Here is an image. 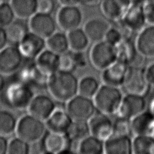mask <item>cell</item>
Returning a JSON list of instances; mask_svg holds the SVG:
<instances>
[{"label":"cell","mask_w":154,"mask_h":154,"mask_svg":"<svg viewBox=\"0 0 154 154\" xmlns=\"http://www.w3.org/2000/svg\"><path fill=\"white\" fill-rule=\"evenodd\" d=\"M8 43L4 28L0 27V51L5 48Z\"/></svg>","instance_id":"45"},{"label":"cell","mask_w":154,"mask_h":154,"mask_svg":"<svg viewBox=\"0 0 154 154\" xmlns=\"http://www.w3.org/2000/svg\"><path fill=\"white\" fill-rule=\"evenodd\" d=\"M138 54L146 58L154 57V25H146L135 40Z\"/></svg>","instance_id":"21"},{"label":"cell","mask_w":154,"mask_h":154,"mask_svg":"<svg viewBox=\"0 0 154 154\" xmlns=\"http://www.w3.org/2000/svg\"><path fill=\"white\" fill-rule=\"evenodd\" d=\"M82 20L83 14L78 5L61 6L56 17L58 26L66 32L80 27Z\"/></svg>","instance_id":"12"},{"label":"cell","mask_w":154,"mask_h":154,"mask_svg":"<svg viewBox=\"0 0 154 154\" xmlns=\"http://www.w3.org/2000/svg\"><path fill=\"white\" fill-rule=\"evenodd\" d=\"M132 153L154 154V137L149 135H135L132 138Z\"/></svg>","instance_id":"32"},{"label":"cell","mask_w":154,"mask_h":154,"mask_svg":"<svg viewBox=\"0 0 154 154\" xmlns=\"http://www.w3.org/2000/svg\"><path fill=\"white\" fill-rule=\"evenodd\" d=\"M46 48L58 55L70 50L67 32L63 31L55 32L46 39Z\"/></svg>","instance_id":"31"},{"label":"cell","mask_w":154,"mask_h":154,"mask_svg":"<svg viewBox=\"0 0 154 154\" xmlns=\"http://www.w3.org/2000/svg\"><path fill=\"white\" fill-rule=\"evenodd\" d=\"M143 3L132 2L122 19L117 22L120 24L123 31L128 33H138L146 26L147 22L143 11Z\"/></svg>","instance_id":"8"},{"label":"cell","mask_w":154,"mask_h":154,"mask_svg":"<svg viewBox=\"0 0 154 154\" xmlns=\"http://www.w3.org/2000/svg\"><path fill=\"white\" fill-rule=\"evenodd\" d=\"M72 141L66 134L49 131L42 139V150L48 153H73L70 147Z\"/></svg>","instance_id":"10"},{"label":"cell","mask_w":154,"mask_h":154,"mask_svg":"<svg viewBox=\"0 0 154 154\" xmlns=\"http://www.w3.org/2000/svg\"><path fill=\"white\" fill-rule=\"evenodd\" d=\"M8 142L6 137L0 135V154L7 153Z\"/></svg>","instance_id":"46"},{"label":"cell","mask_w":154,"mask_h":154,"mask_svg":"<svg viewBox=\"0 0 154 154\" xmlns=\"http://www.w3.org/2000/svg\"><path fill=\"white\" fill-rule=\"evenodd\" d=\"M90 59L97 69H106L117 60L116 46L105 40L94 43L90 49Z\"/></svg>","instance_id":"5"},{"label":"cell","mask_w":154,"mask_h":154,"mask_svg":"<svg viewBox=\"0 0 154 154\" xmlns=\"http://www.w3.org/2000/svg\"><path fill=\"white\" fill-rule=\"evenodd\" d=\"M78 81L73 72L58 70L51 76L46 88L55 101L66 103L78 94Z\"/></svg>","instance_id":"1"},{"label":"cell","mask_w":154,"mask_h":154,"mask_svg":"<svg viewBox=\"0 0 154 154\" xmlns=\"http://www.w3.org/2000/svg\"><path fill=\"white\" fill-rule=\"evenodd\" d=\"M125 37L122 31L116 26H111L108 30L104 40L114 46L117 45Z\"/></svg>","instance_id":"40"},{"label":"cell","mask_w":154,"mask_h":154,"mask_svg":"<svg viewBox=\"0 0 154 154\" xmlns=\"http://www.w3.org/2000/svg\"><path fill=\"white\" fill-rule=\"evenodd\" d=\"M153 137H154V133H153Z\"/></svg>","instance_id":"52"},{"label":"cell","mask_w":154,"mask_h":154,"mask_svg":"<svg viewBox=\"0 0 154 154\" xmlns=\"http://www.w3.org/2000/svg\"><path fill=\"white\" fill-rule=\"evenodd\" d=\"M16 17L10 4L4 1L0 2V25L3 28H5Z\"/></svg>","instance_id":"38"},{"label":"cell","mask_w":154,"mask_h":154,"mask_svg":"<svg viewBox=\"0 0 154 154\" xmlns=\"http://www.w3.org/2000/svg\"><path fill=\"white\" fill-rule=\"evenodd\" d=\"M132 132L131 119L117 115V118L113 120V134L129 135Z\"/></svg>","instance_id":"37"},{"label":"cell","mask_w":154,"mask_h":154,"mask_svg":"<svg viewBox=\"0 0 154 154\" xmlns=\"http://www.w3.org/2000/svg\"><path fill=\"white\" fill-rule=\"evenodd\" d=\"M46 129L44 121L28 113L18 120L15 134L17 137L32 144L42 140Z\"/></svg>","instance_id":"4"},{"label":"cell","mask_w":154,"mask_h":154,"mask_svg":"<svg viewBox=\"0 0 154 154\" xmlns=\"http://www.w3.org/2000/svg\"><path fill=\"white\" fill-rule=\"evenodd\" d=\"M73 121L66 109L57 107L45 123L49 131L66 134Z\"/></svg>","instance_id":"19"},{"label":"cell","mask_w":154,"mask_h":154,"mask_svg":"<svg viewBox=\"0 0 154 154\" xmlns=\"http://www.w3.org/2000/svg\"><path fill=\"white\" fill-rule=\"evenodd\" d=\"M72 51L77 68H85L87 65V58L84 51Z\"/></svg>","instance_id":"43"},{"label":"cell","mask_w":154,"mask_h":154,"mask_svg":"<svg viewBox=\"0 0 154 154\" xmlns=\"http://www.w3.org/2000/svg\"><path fill=\"white\" fill-rule=\"evenodd\" d=\"M0 95L1 100L7 107L22 111L27 109L35 93L34 89L29 85L15 78L5 84Z\"/></svg>","instance_id":"2"},{"label":"cell","mask_w":154,"mask_h":154,"mask_svg":"<svg viewBox=\"0 0 154 154\" xmlns=\"http://www.w3.org/2000/svg\"><path fill=\"white\" fill-rule=\"evenodd\" d=\"M143 11L147 23L154 25V1L144 2Z\"/></svg>","instance_id":"42"},{"label":"cell","mask_w":154,"mask_h":154,"mask_svg":"<svg viewBox=\"0 0 154 154\" xmlns=\"http://www.w3.org/2000/svg\"><path fill=\"white\" fill-rule=\"evenodd\" d=\"M17 46L25 60H35L46 48V38L29 31Z\"/></svg>","instance_id":"13"},{"label":"cell","mask_w":154,"mask_h":154,"mask_svg":"<svg viewBox=\"0 0 154 154\" xmlns=\"http://www.w3.org/2000/svg\"><path fill=\"white\" fill-rule=\"evenodd\" d=\"M149 109L152 112V113L154 114V98L152 100L150 104V108Z\"/></svg>","instance_id":"50"},{"label":"cell","mask_w":154,"mask_h":154,"mask_svg":"<svg viewBox=\"0 0 154 154\" xmlns=\"http://www.w3.org/2000/svg\"><path fill=\"white\" fill-rule=\"evenodd\" d=\"M144 2H153L154 0H142Z\"/></svg>","instance_id":"51"},{"label":"cell","mask_w":154,"mask_h":154,"mask_svg":"<svg viewBox=\"0 0 154 154\" xmlns=\"http://www.w3.org/2000/svg\"><path fill=\"white\" fill-rule=\"evenodd\" d=\"M66 135L72 141L79 142L90 135L88 121L73 120Z\"/></svg>","instance_id":"35"},{"label":"cell","mask_w":154,"mask_h":154,"mask_svg":"<svg viewBox=\"0 0 154 154\" xmlns=\"http://www.w3.org/2000/svg\"><path fill=\"white\" fill-rule=\"evenodd\" d=\"M18 120L14 114L6 109H0V135L4 137L15 134Z\"/></svg>","instance_id":"33"},{"label":"cell","mask_w":154,"mask_h":154,"mask_svg":"<svg viewBox=\"0 0 154 154\" xmlns=\"http://www.w3.org/2000/svg\"><path fill=\"white\" fill-rule=\"evenodd\" d=\"M24 60L16 45H7L0 51V73L4 76L14 75Z\"/></svg>","instance_id":"9"},{"label":"cell","mask_w":154,"mask_h":154,"mask_svg":"<svg viewBox=\"0 0 154 154\" xmlns=\"http://www.w3.org/2000/svg\"><path fill=\"white\" fill-rule=\"evenodd\" d=\"M10 4L19 19H29L37 12L36 0H10Z\"/></svg>","instance_id":"27"},{"label":"cell","mask_w":154,"mask_h":154,"mask_svg":"<svg viewBox=\"0 0 154 154\" xmlns=\"http://www.w3.org/2000/svg\"><path fill=\"white\" fill-rule=\"evenodd\" d=\"M131 131L134 135H149L154 133V114L146 109L131 120Z\"/></svg>","instance_id":"23"},{"label":"cell","mask_w":154,"mask_h":154,"mask_svg":"<svg viewBox=\"0 0 154 154\" xmlns=\"http://www.w3.org/2000/svg\"><path fill=\"white\" fill-rule=\"evenodd\" d=\"M102 0H81V4L85 5L93 6L100 4Z\"/></svg>","instance_id":"48"},{"label":"cell","mask_w":154,"mask_h":154,"mask_svg":"<svg viewBox=\"0 0 154 154\" xmlns=\"http://www.w3.org/2000/svg\"><path fill=\"white\" fill-rule=\"evenodd\" d=\"M70 50L85 51L91 42L83 28H75L67 32Z\"/></svg>","instance_id":"29"},{"label":"cell","mask_w":154,"mask_h":154,"mask_svg":"<svg viewBox=\"0 0 154 154\" xmlns=\"http://www.w3.org/2000/svg\"><path fill=\"white\" fill-rule=\"evenodd\" d=\"M25 20L14 19L5 28L8 42L11 44L17 45L29 31V26L24 22Z\"/></svg>","instance_id":"28"},{"label":"cell","mask_w":154,"mask_h":154,"mask_svg":"<svg viewBox=\"0 0 154 154\" xmlns=\"http://www.w3.org/2000/svg\"><path fill=\"white\" fill-rule=\"evenodd\" d=\"M29 152L30 144L17 136L8 142L7 153L8 154H28Z\"/></svg>","instance_id":"36"},{"label":"cell","mask_w":154,"mask_h":154,"mask_svg":"<svg viewBox=\"0 0 154 154\" xmlns=\"http://www.w3.org/2000/svg\"><path fill=\"white\" fill-rule=\"evenodd\" d=\"M58 25L51 14L37 12L29 19L28 26L29 31L47 38L57 31Z\"/></svg>","instance_id":"15"},{"label":"cell","mask_w":154,"mask_h":154,"mask_svg":"<svg viewBox=\"0 0 154 154\" xmlns=\"http://www.w3.org/2000/svg\"><path fill=\"white\" fill-rule=\"evenodd\" d=\"M4 76L0 73V94L2 92L5 86V81L4 79Z\"/></svg>","instance_id":"49"},{"label":"cell","mask_w":154,"mask_h":154,"mask_svg":"<svg viewBox=\"0 0 154 154\" xmlns=\"http://www.w3.org/2000/svg\"><path fill=\"white\" fill-rule=\"evenodd\" d=\"M130 65L117 60L102 70L101 79L104 84L120 88L123 87Z\"/></svg>","instance_id":"18"},{"label":"cell","mask_w":154,"mask_h":154,"mask_svg":"<svg viewBox=\"0 0 154 154\" xmlns=\"http://www.w3.org/2000/svg\"><path fill=\"white\" fill-rule=\"evenodd\" d=\"M56 108L55 100L50 95L40 93L34 95L27 111L30 115L45 122Z\"/></svg>","instance_id":"14"},{"label":"cell","mask_w":154,"mask_h":154,"mask_svg":"<svg viewBox=\"0 0 154 154\" xmlns=\"http://www.w3.org/2000/svg\"><path fill=\"white\" fill-rule=\"evenodd\" d=\"M150 85L145 76V67L130 65L123 87L127 93L145 95Z\"/></svg>","instance_id":"11"},{"label":"cell","mask_w":154,"mask_h":154,"mask_svg":"<svg viewBox=\"0 0 154 154\" xmlns=\"http://www.w3.org/2000/svg\"><path fill=\"white\" fill-rule=\"evenodd\" d=\"M76 152L80 154L104 153V141L89 135L78 142Z\"/></svg>","instance_id":"30"},{"label":"cell","mask_w":154,"mask_h":154,"mask_svg":"<svg viewBox=\"0 0 154 154\" xmlns=\"http://www.w3.org/2000/svg\"><path fill=\"white\" fill-rule=\"evenodd\" d=\"M66 109L73 120L84 121H88L97 111L92 98L79 94L66 102Z\"/></svg>","instance_id":"7"},{"label":"cell","mask_w":154,"mask_h":154,"mask_svg":"<svg viewBox=\"0 0 154 154\" xmlns=\"http://www.w3.org/2000/svg\"><path fill=\"white\" fill-rule=\"evenodd\" d=\"M145 76L150 86H154V62L145 67Z\"/></svg>","instance_id":"44"},{"label":"cell","mask_w":154,"mask_h":154,"mask_svg":"<svg viewBox=\"0 0 154 154\" xmlns=\"http://www.w3.org/2000/svg\"><path fill=\"white\" fill-rule=\"evenodd\" d=\"M100 86V84L99 81L94 76H85L78 81V94L93 99Z\"/></svg>","instance_id":"34"},{"label":"cell","mask_w":154,"mask_h":154,"mask_svg":"<svg viewBox=\"0 0 154 154\" xmlns=\"http://www.w3.org/2000/svg\"><path fill=\"white\" fill-rule=\"evenodd\" d=\"M131 3V0H102L100 8L106 19L117 23L122 19Z\"/></svg>","instance_id":"20"},{"label":"cell","mask_w":154,"mask_h":154,"mask_svg":"<svg viewBox=\"0 0 154 154\" xmlns=\"http://www.w3.org/2000/svg\"><path fill=\"white\" fill-rule=\"evenodd\" d=\"M90 135L105 141L113 134V120L109 115L96 113L88 120Z\"/></svg>","instance_id":"17"},{"label":"cell","mask_w":154,"mask_h":154,"mask_svg":"<svg viewBox=\"0 0 154 154\" xmlns=\"http://www.w3.org/2000/svg\"><path fill=\"white\" fill-rule=\"evenodd\" d=\"M37 12L51 14L55 9L54 0H36Z\"/></svg>","instance_id":"41"},{"label":"cell","mask_w":154,"mask_h":154,"mask_svg":"<svg viewBox=\"0 0 154 154\" xmlns=\"http://www.w3.org/2000/svg\"><path fill=\"white\" fill-rule=\"evenodd\" d=\"M77 67L73 58V52L71 50H69L65 53L60 55L59 58V70L74 72Z\"/></svg>","instance_id":"39"},{"label":"cell","mask_w":154,"mask_h":154,"mask_svg":"<svg viewBox=\"0 0 154 154\" xmlns=\"http://www.w3.org/2000/svg\"><path fill=\"white\" fill-rule=\"evenodd\" d=\"M111 26L110 23L103 18L93 17L85 22L83 29L90 42L94 43L104 40Z\"/></svg>","instance_id":"24"},{"label":"cell","mask_w":154,"mask_h":154,"mask_svg":"<svg viewBox=\"0 0 154 154\" xmlns=\"http://www.w3.org/2000/svg\"><path fill=\"white\" fill-rule=\"evenodd\" d=\"M104 153L132 154V139L129 135H111L104 141Z\"/></svg>","instance_id":"22"},{"label":"cell","mask_w":154,"mask_h":154,"mask_svg":"<svg viewBox=\"0 0 154 154\" xmlns=\"http://www.w3.org/2000/svg\"><path fill=\"white\" fill-rule=\"evenodd\" d=\"M123 95L120 88L102 84L93 99L97 111L111 116L117 113Z\"/></svg>","instance_id":"3"},{"label":"cell","mask_w":154,"mask_h":154,"mask_svg":"<svg viewBox=\"0 0 154 154\" xmlns=\"http://www.w3.org/2000/svg\"><path fill=\"white\" fill-rule=\"evenodd\" d=\"M146 108L147 102L144 95L127 93L123 95L117 114L131 120Z\"/></svg>","instance_id":"16"},{"label":"cell","mask_w":154,"mask_h":154,"mask_svg":"<svg viewBox=\"0 0 154 154\" xmlns=\"http://www.w3.org/2000/svg\"><path fill=\"white\" fill-rule=\"evenodd\" d=\"M59 58L60 55L46 48L34 61L42 72L51 76L59 70Z\"/></svg>","instance_id":"25"},{"label":"cell","mask_w":154,"mask_h":154,"mask_svg":"<svg viewBox=\"0 0 154 154\" xmlns=\"http://www.w3.org/2000/svg\"><path fill=\"white\" fill-rule=\"evenodd\" d=\"M16 78L32 87L34 90L47 88L51 76L45 74L37 66L34 60H26L14 74Z\"/></svg>","instance_id":"6"},{"label":"cell","mask_w":154,"mask_h":154,"mask_svg":"<svg viewBox=\"0 0 154 154\" xmlns=\"http://www.w3.org/2000/svg\"><path fill=\"white\" fill-rule=\"evenodd\" d=\"M61 6L78 5L81 4V0H58Z\"/></svg>","instance_id":"47"},{"label":"cell","mask_w":154,"mask_h":154,"mask_svg":"<svg viewBox=\"0 0 154 154\" xmlns=\"http://www.w3.org/2000/svg\"><path fill=\"white\" fill-rule=\"evenodd\" d=\"M117 60L128 65H132L138 54L135 42L130 37H125L116 46Z\"/></svg>","instance_id":"26"}]
</instances>
